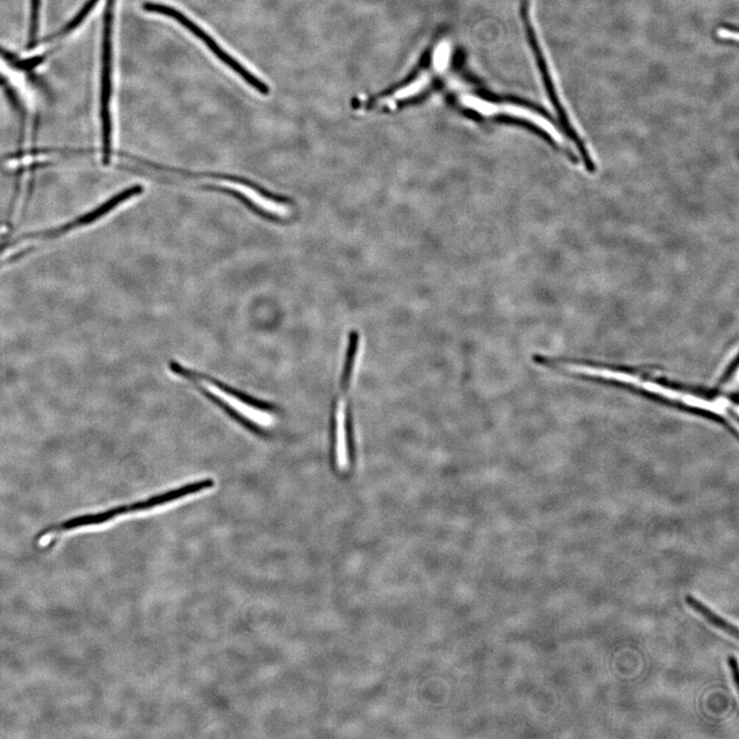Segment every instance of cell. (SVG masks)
Returning <instances> with one entry per match:
<instances>
[{"mask_svg": "<svg viewBox=\"0 0 739 739\" xmlns=\"http://www.w3.org/2000/svg\"><path fill=\"white\" fill-rule=\"evenodd\" d=\"M532 362L554 374L628 392L666 409L709 422L737 438L738 392L728 387L686 382L656 365L553 354H535Z\"/></svg>", "mask_w": 739, "mask_h": 739, "instance_id": "cell-1", "label": "cell"}, {"mask_svg": "<svg viewBox=\"0 0 739 739\" xmlns=\"http://www.w3.org/2000/svg\"><path fill=\"white\" fill-rule=\"evenodd\" d=\"M361 348V336L357 332L351 333L343 365L341 393L337 400L333 424L334 462L337 470L343 475L348 474L356 462L355 433L351 425L347 398L355 379Z\"/></svg>", "mask_w": 739, "mask_h": 739, "instance_id": "cell-2", "label": "cell"}, {"mask_svg": "<svg viewBox=\"0 0 739 739\" xmlns=\"http://www.w3.org/2000/svg\"><path fill=\"white\" fill-rule=\"evenodd\" d=\"M116 0H107L103 16L101 69H100V118L102 128L103 163L109 165L112 157L111 101L114 94V32Z\"/></svg>", "mask_w": 739, "mask_h": 739, "instance_id": "cell-3", "label": "cell"}, {"mask_svg": "<svg viewBox=\"0 0 739 739\" xmlns=\"http://www.w3.org/2000/svg\"><path fill=\"white\" fill-rule=\"evenodd\" d=\"M170 369L176 375L192 380L193 382L199 385L208 398L220 400L224 404L234 408L237 412H248L252 417H255L260 421L269 422V414L276 411V408L271 404L232 389V387L218 382L216 379L190 371L177 363L171 362Z\"/></svg>", "mask_w": 739, "mask_h": 739, "instance_id": "cell-4", "label": "cell"}, {"mask_svg": "<svg viewBox=\"0 0 739 739\" xmlns=\"http://www.w3.org/2000/svg\"><path fill=\"white\" fill-rule=\"evenodd\" d=\"M32 76L17 54L0 47V88L25 124L34 104Z\"/></svg>", "mask_w": 739, "mask_h": 739, "instance_id": "cell-5", "label": "cell"}, {"mask_svg": "<svg viewBox=\"0 0 739 739\" xmlns=\"http://www.w3.org/2000/svg\"><path fill=\"white\" fill-rule=\"evenodd\" d=\"M143 10L148 13H159V15H164L177 21L180 25L186 28V30L189 32H192L194 37L200 39L218 59L222 61L225 65L234 70V72L237 75L241 76L242 79L249 84V86L254 88L262 95L267 96L270 94V87L267 86L264 82L259 80L257 76L249 72L248 69L245 68L241 63L237 62L235 58H232L229 54L225 52L224 49L217 44L215 39L211 38L207 32L203 31L199 25L195 24L193 21L190 20L186 15H185V13L173 8V6L157 3H145L143 4Z\"/></svg>", "mask_w": 739, "mask_h": 739, "instance_id": "cell-6", "label": "cell"}, {"mask_svg": "<svg viewBox=\"0 0 739 739\" xmlns=\"http://www.w3.org/2000/svg\"><path fill=\"white\" fill-rule=\"evenodd\" d=\"M143 193V186L141 185H133L128 189L124 190V192L119 193L118 194L111 197L109 201L104 202L102 206L98 207L91 212L81 216L77 218V219L63 225V227L55 228L52 230H47L45 232H38V234H34L35 237L38 239H44L57 236L63 234H66V232L79 228L82 227H86V225L91 224L96 222L99 219H101L102 217L107 215L111 212L112 210L121 205L122 202L128 201L131 197L136 196Z\"/></svg>", "mask_w": 739, "mask_h": 739, "instance_id": "cell-7", "label": "cell"}, {"mask_svg": "<svg viewBox=\"0 0 739 739\" xmlns=\"http://www.w3.org/2000/svg\"><path fill=\"white\" fill-rule=\"evenodd\" d=\"M685 601L690 608L695 611L696 614H700L708 623L715 626V628L728 633L729 636L734 637L735 640L738 639V630L736 626L715 614L707 605L696 599V597L692 595H687Z\"/></svg>", "mask_w": 739, "mask_h": 739, "instance_id": "cell-8", "label": "cell"}, {"mask_svg": "<svg viewBox=\"0 0 739 739\" xmlns=\"http://www.w3.org/2000/svg\"><path fill=\"white\" fill-rule=\"evenodd\" d=\"M42 0H30V26H28V49L38 44L40 31Z\"/></svg>", "mask_w": 739, "mask_h": 739, "instance_id": "cell-9", "label": "cell"}, {"mask_svg": "<svg viewBox=\"0 0 739 739\" xmlns=\"http://www.w3.org/2000/svg\"><path fill=\"white\" fill-rule=\"evenodd\" d=\"M223 192L236 197L237 200L244 202L246 207L253 211V212H255V214L263 217L264 219L276 222H279L280 220L279 217L271 215V213L266 212V211L262 210V208L256 206L254 202H253L251 200L248 199V197H245L241 193L228 188H224Z\"/></svg>", "mask_w": 739, "mask_h": 739, "instance_id": "cell-10", "label": "cell"}, {"mask_svg": "<svg viewBox=\"0 0 739 739\" xmlns=\"http://www.w3.org/2000/svg\"><path fill=\"white\" fill-rule=\"evenodd\" d=\"M728 666L730 668V672L732 674V679H734L735 685L738 690L739 685V673H738V661L737 658L734 656H729L727 658Z\"/></svg>", "mask_w": 739, "mask_h": 739, "instance_id": "cell-11", "label": "cell"}]
</instances>
